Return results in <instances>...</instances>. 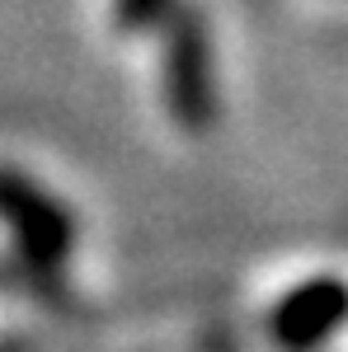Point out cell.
<instances>
[{
  "mask_svg": "<svg viewBox=\"0 0 348 352\" xmlns=\"http://www.w3.org/2000/svg\"><path fill=\"white\" fill-rule=\"evenodd\" d=\"M0 212L10 221L14 268L33 272V287L57 296L61 268H66L71 249L81 244V221L71 217V207L61 197H52L38 179H28L14 164L0 174Z\"/></svg>",
  "mask_w": 348,
  "mask_h": 352,
  "instance_id": "1",
  "label": "cell"
},
{
  "mask_svg": "<svg viewBox=\"0 0 348 352\" xmlns=\"http://www.w3.org/2000/svg\"><path fill=\"white\" fill-rule=\"evenodd\" d=\"M161 94L179 132H207L221 113L212 71V28L198 0H174L161 24Z\"/></svg>",
  "mask_w": 348,
  "mask_h": 352,
  "instance_id": "2",
  "label": "cell"
},
{
  "mask_svg": "<svg viewBox=\"0 0 348 352\" xmlns=\"http://www.w3.org/2000/svg\"><path fill=\"white\" fill-rule=\"evenodd\" d=\"M264 329L278 352H320L348 329V277L316 272L268 305Z\"/></svg>",
  "mask_w": 348,
  "mask_h": 352,
  "instance_id": "3",
  "label": "cell"
},
{
  "mask_svg": "<svg viewBox=\"0 0 348 352\" xmlns=\"http://www.w3.org/2000/svg\"><path fill=\"white\" fill-rule=\"evenodd\" d=\"M174 10V0H113L108 14L118 33H151L165 24V14Z\"/></svg>",
  "mask_w": 348,
  "mask_h": 352,
  "instance_id": "4",
  "label": "cell"
}]
</instances>
